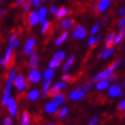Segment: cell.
<instances>
[{"label": "cell", "instance_id": "obj_2", "mask_svg": "<svg viewBox=\"0 0 125 125\" xmlns=\"http://www.w3.org/2000/svg\"><path fill=\"white\" fill-rule=\"evenodd\" d=\"M13 47H12L11 44H8L4 54L1 56L0 58V66L2 68H7L8 66H10L11 60H12V56H13Z\"/></svg>", "mask_w": 125, "mask_h": 125}, {"label": "cell", "instance_id": "obj_27", "mask_svg": "<svg viewBox=\"0 0 125 125\" xmlns=\"http://www.w3.org/2000/svg\"><path fill=\"white\" fill-rule=\"evenodd\" d=\"M115 37H116L115 32H111V33L108 34L107 38H106V40H105V48H112L114 40H115Z\"/></svg>", "mask_w": 125, "mask_h": 125}, {"label": "cell", "instance_id": "obj_1", "mask_svg": "<svg viewBox=\"0 0 125 125\" xmlns=\"http://www.w3.org/2000/svg\"><path fill=\"white\" fill-rule=\"evenodd\" d=\"M17 75V70L16 68L12 67L9 69L8 72V76L6 79V83L4 85V90H3V94L1 97V104L5 106V104L7 103V101L9 100V98L11 97V91H12V86H13V83H14V78Z\"/></svg>", "mask_w": 125, "mask_h": 125}, {"label": "cell", "instance_id": "obj_25", "mask_svg": "<svg viewBox=\"0 0 125 125\" xmlns=\"http://www.w3.org/2000/svg\"><path fill=\"white\" fill-rule=\"evenodd\" d=\"M20 125H31V115L27 110L21 112V124Z\"/></svg>", "mask_w": 125, "mask_h": 125}, {"label": "cell", "instance_id": "obj_51", "mask_svg": "<svg viewBox=\"0 0 125 125\" xmlns=\"http://www.w3.org/2000/svg\"><path fill=\"white\" fill-rule=\"evenodd\" d=\"M108 17H109L108 15H106V16H104V17L102 18V21H101V23H102V24H105L106 22H107V21H108Z\"/></svg>", "mask_w": 125, "mask_h": 125}, {"label": "cell", "instance_id": "obj_41", "mask_svg": "<svg viewBox=\"0 0 125 125\" xmlns=\"http://www.w3.org/2000/svg\"><path fill=\"white\" fill-rule=\"evenodd\" d=\"M2 125H13V118L10 116H6L2 120Z\"/></svg>", "mask_w": 125, "mask_h": 125}, {"label": "cell", "instance_id": "obj_35", "mask_svg": "<svg viewBox=\"0 0 125 125\" xmlns=\"http://www.w3.org/2000/svg\"><path fill=\"white\" fill-rule=\"evenodd\" d=\"M50 27H51V21L49 20H46L42 24H41V34H46L48 31L50 30Z\"/></svg>", "mask_w": 125, "mask_h": 125}, {"label": "cell", "instance_id": "obj_20", "mask_svg": "<svg viewBox=\"0 0 125 125\" xmlns=\"http://www.w3.org/2000/svg\"><path fill=\"white\" fill-rule=\"evenodd\" d=\"M18 36H20L18 33L14 32V33H12L10 35L9 39H8V44H11L13 49H17L21 45V40H20V38H18Z\"/></svg>", "mask_w": 125, "mask_h": 125}, {"label": "cell", "instance_id": "obj_48", "mask_svg": "<svg viewBox=\"0 0 125 125\" xmlns=\"http://www.w3.org/2000/svg\"><path fill=\"white\" fill-rule=\"evenodd\" d=\"M118 118L120 120H125V110H122L118 113Z\"/></svg>", "mask_w": 125, "mask_h": 125}, {"label": "cell", "instance_id": "obj_55", "mask_svg": "<svg viewBox=\"0 0 125 125\" xmlns=\"http://www.w3.org/2000/svg\"><path fill=\"white\" fill-rule=\"evenodd\" d=\"M45 1H47V0H42V2H45Z\"/></svg>", "mask_w": 125, "mask_h": 125}, {"label": "cell", "instance_id": "obj_6", "mask_svg": "<svg viewBox=\"0 0 125 125\" xmlns=\"http://www.w3.org/2000/svg\"><path fill=\"white\" fill-rule=\"evenodd\" d=\"M87 35V31L86 29L82 26V24H77L75 26V28L73 29L72 33H71V38L73 40H83L84 39Z\"/></svg>", "mask_w": 125, "mask_h": 125}, {"label": "cell", "instance_id": "obj_31", "mask_svg": "<svg viewBox=\"0 0 125 125\" xmlns=\"http://www.w3.org/2000/svg\"><path fill=\"white\" fill-rule=\"evenodd\" d=\"M53 58L59 60L60 62H62L63 60L66 59V51L65 50H59V51H56L53 54Z\"/></svg>", "mask_w": 125, "mask_h": 125}, {"label": "cell", "instance_id": "obj_14", "mask_svg": "<svg viewBox=\"0 0 125 125\" xmlns=\"http://www.w3.org/2000/svg\"><path fill=\"white\" fill-rule=\"evenodd\" d=\"M41 97V92L37 87H32L27 93V100L30 102H36L38 101L39 98Z\"/></svg>", "mask_w": 125, "mask_h": 125}, {"label": "cell", "instance_id": "obj_9", "mask_svg": "<svg viewBox=\"0 0 125 125\" xmlns=\"http://www.w3.org/2000/svg\"><path fill=\"white\" fill-rule=\"evenodd\" d=\"M66 87H67V83L61 82V80H60V82L55 83L51 86V89H50L49 97H54V96H56V95H58V94L61 93L62 91L66 90Z\"/></svg>", "mask_w": 125, "mask_h": 125}, {"label": "cell", "instance_id": "obj_38", "mask_svg": "<svg viewBox=\"0 0 125 125\" xmlns=\"http://www.w3.org/2000/svg\"><path fill=\"white\" fill-rule=\"evenodd\" d=\"M71 80H72V75L69 74V73L64 72L63 75H61V82H63L65 83H70Z\"/></svg>", "mask_w": 125, "mask_h": 125}, {"label": "cell", "instance_id": "obj_7", "mask_svg": "<svg viewBox=\"0 0 125 125\" xmlns=\"http://www.w3.org/2000/svg\"><path fill=\"white\" fill-rule=\"evenodd\" d=\"M35 48H36V38L35 37H30V38L27 39L23 45V54L26 56H30L32 53L35 52Z\"/></svg>", "mask_w": 125, "mask_h": 125}, {"label": "cell", "instance_id": "obj_45", "mask_svg": "<svg viewBox=\"0 0 125 125\" xmlns=\"http://www.w3.org/2000/svg\"><path fill=\"white\" fill-rule=\"evenodd\" d=\"M124 27H125V16L122 17L121 20L117 22V28H118V29L121 30V29H124Z\"/></svg>", "mask_w": 125, "mask_h": 125}, {"label": "cell", "instance_id": "obj_56", "mask_svg": "<svg viewBox=\"0 0 125 125\" xmlns=\"http://www.w3.org/2000/svg\"><path fill=\"white\" fill-rule=\"evenodd\" d=\"M33 125H37V124H33Z\"/></svg>", "mask_w": 125, "mask_h": 125}, {"label": "cell", "instance_id": "obj_42", "mask_svg": "<svg viewBox=\"0 0 125 125\" xmlns=\"http://www.w3.org/2000/svg\"><path fill=\"white\" fill-rule=\"evenodd\" d=\"M100 27H101V24H100L99 22H97V23H95L93 26V28H92V30H91V34L93 35V36H95L98 32H99V30H100Z\"/></svg>", "mask_w": 125, "mask_h": 125}, {"label": "cell", "instance_id": "obj_16", "mask_svg": "<svg viewBox=\"0 0 125 125\" xmlns=\"http://www.w3.org/2000/svg\"><path fill=\"white\" fill-rule=\"evenodd\" d=\"M28 23L32 28H35L39 24V15L37 10H31V12L28 14Z\"/></svg>", "mask_w": 125, "mask_h": 125}, {"label": "cell", "instance_id": "obj_5", "mask_svg": "<svg viewBox=\"0 0 125 125\" xmlns=\"http://www.w3.org/2000/svg\"><path fill=\"white\" fill-rule=\"evenodd\" d=\"M27 79L30 83L32 84H38L42 80V72L36 68V69H30L27 75Z\"/></svg>", "mask_w": 125, "mask_h": 125}, {"label": "cell", "instance_id": "obj_21", "mask_svg": "<svg viewBox=\"0 0 125 125\" xmlns=\"http://www.w3.org/2000/svg\"><path fill=\"white\" fill-rule=\"evenodd\" d=\"M52 102L55 103L56 105L58 106V107H61V106H63V105L65 104V102H66V96H65V94L59 93L58 95L52 97Z\"/></svg>", "mask_w": 125, "mask_h": 125}, {"label": "cell", "instance_id": "obj_4", "mask_svg": "<svg viewBox=\"0 0 125 125\" xmlns=\"http://www.w3.org/2000/svg\"><path fill=\"white\" fill-rule=\"evenodd\" d=\"M5 108L11 118H15L18 113V104L14 97H10L7 103L5 104Z\"/></svg>", "mask_w": 125, "mask_h": 125}, {"label": "cell", "instance_id": "obj_53", "mask_svg": "<svg viewBox=\"0 0 125 125\" xmlns=\"http://www.w3.org/2000/svg\"><path fill=\"white\" fill-rule=\"evenodd\" d=\"M122 86H123V87H125V79L122 82Z\"/></svg>", "mask_w": 125, "mask_h": 125}, {"label": "cell", "instance_id": "obj_49", "mask_svg": "<svg viewBox=\"0 0 125 125\" xmlns=\"http://www.w3.org/2000/svg\"><path fill=\"white\" fill-rule=\"evenodd\" d=\"M26 1H27V0H16V1H15V5L16 6H21Z\"/></svg>", "mask_w": 125, "mask_h": 125}, {"label": "cell", "instance_id": "obj_22", "mask_svg": "<svg viewBox=\"0 0 125 125\" xmlns=\"http://www.w3.org/2000/svg\"><path fill=\"white\" fill-rule=\"evenodd\" d=\"M54 75H55L54 69H51V68L48 67L42 73V80L43 82H52Z\"/></svg>", "mask_w": 125, "mask_h": 125}, {"label": "cell", "instance_id": "obj_30", "mask_svg": "<svg viewBox=\"0 0 125 125\" xmlns=\"http://www.w3.org/2000/svg\"><path fill=\"white\" fill-rule=\"evenodd\" d=\"M68 113H69V108L67 107V106H63L62 108H60L57 112V114H56V117L58 118V119H63V118H65Z\"/></svg>", "mask_w": 125, "mask_h": 125}, {"label": "cell", "instance_id": "obj_52", "mask_svg": "<svg viewBox=\"0 0 125 125\" xmlns=\"http://www.w3.org/2000/svg\"><path fill=\"white\" fill-rule=\"evenodd\" d=\"M45 125H57L55 122H53V121H49V122H46V124Z\"/></svg>", "mask_w": 125, "mask_h": 125}, {"label": "cell", "instance_id": "obj_44", "mask_svg": "<svg viewBox=\"0 0 125 125\" xmlns=\"http://www.w3.org/2000/svg\"><path fill=\"white\" fill-rule=\"evenodd\" d=\"M99 123H100V119L97 116H95V117H93L92 119L89 121V124H87V125H99Z\"/></svg>", "mask_w": 125, "mask_h": 125}, {"label": "cell", "instance_id": "obj_24", "mask_svg": "<svg viewBox=\"0 0 125 125\" xmlns=\"http://www.w3.org/2000/svg\"><path fill=\"white\" fill-rule=\"evenodd\" d=\"M115 50L113 48H104L101 52H100V54L98 55V57L100 59H107L109 58L110 56L114 53Z\"/></svg>", "mask_w": 125, "mask_h": 125}, {"label": "cell", "instance_id": "obj_36", "mask_svg": "<svg viewBox=\"0 0 125 125\" xmlns=\"http://www.w3.org/2000/svg\"><path fill=\"white\" fill-rule=\"evenodd\" d=\"M48 66H49V68H51V69H56V68H58V67L61 66V62L59 60H57V59L52 58L51 60L49 61Z\"/></svg>", "mask_w": 125, "mask_h": 125}, {"label": "cell", "instance_id": "obj_15", "mask_svg": "<svg viewBox=\"0 0 125 125\" xmlns=\"http://www.w3.org/2000/svg\"><path fill=\"white\" fill-rule=\"evenodd\" d=\"M59 27L63 30L68 31L69 29H74L75 28V21L72 20L70 17H66V18H62L59 21Z\"/></svg>", "mask_w": 125, "mask_h": 125}, {"label": "cell", "instance_id": "obj_19", "mask_svg": "<svg viewBox=\"0 0 125 125\" xmlns=\"http://www.w3.org/2000/svg\"><path fill=\"white\" fill-rule=\"evenodd\" d=\"M68 37H69V32L66 30H63V32H62L57 38L55 39L54 41V44H55V46H61L62 44H63L67 39H68Z\"/></svg>", "mask_w": 125, "mask_h": 125}, {"label": "cell", "instance_id": "obj_54", "mask_svg": "<svg viewBox=\"0 0 125 125\" xmlns=\"http://www.w3.org/2000/svg\"><path fill=\"white\" fill-rule=\"evenodd\" d=\"M4 1V0H0V3H1V2H3Z\"/></svg>", "mask_w": 125, "mask_h": 125}, {"label": "cell", "instance_id": "obj_3", "mask_svg": "<svg viewBox=\"0 0 125 125\" xmlns=\"http://www.w3.org/2000/svg\"><path fill=\"white\" fill-rule=\"evenodd\" d=\"M28 79L27 77L23 75L22 73H17V75L14 78V83H13V86L15 87V90L17 91V93H22L23 91H26L28 89Z\"/></svg>", "mask_w": 125, "mask_h": 125}, {"label": "cell", "instance_id": "obj_50", "mask_svg": "<svg viewBox=\"0 0 125 125\" xmlns=\"http://www.w3.org/2000/svg\"><path fill=\"white\" fill-rule=\"evenodd\" d=\"M6 13V8H1L0 9V20L3 17V15Z\"/></svg>", "mask_w": 125, "mask_h": 125}, {"label": "cell", "instance_id": "obj_26", "mask_svg": "<svg viewBox=\"0 0 125 125\" xmlns=\"http://www.w3.org/2000/svg\"><path fill=\"white\" fill-rule=\"evenodd\" d=\"M52 86V82H43V84H42V97L43 98H47L49 96V92H50V89Z\"/></svg>", "mask_w": 125, "mask_h": 125}, {"label": "cell", "instance_id": "obj_12", "mask_svg": "<svg viewBox=\"0 0 125 125\" xmlns=\"http://www.w3.org/2000/svg\"><path fill=\"white\" fill-rule=\"evenodd\" d=\"M112 74H113V72H112L111 70H109L108 68H106L105 70L97 73L96 75L92 78V80H93L94 83L100 82V80H109L111 78V76H112Z\"/></svg>", "mask_w": 125, "mask_h": 125}, {"label": "cell", "instance_id": "obj_29", "mask_svg": "<svg viewBox=\"0 0 125 125\" xmlns=\"http://www.w3.org/2000/svg\"><path fill=\"white\" fill-rule=\"evenodd\" d=\"M93 86H94V82L92 79H90V80H87L85 83H83V85H78L76 87H77V89H79V90H82L84 93H89L90 91H92Z\"/></svg>", "mask_w": 125, "mask_h": 125}, {"label": "cell", "instance_id": "obj_32", "mask_svg": "<svg viewBox=\"0 0 125 125\" xmlns=\"http://www.w3.org/2000/svg\"><path fill=\"white\" fill-rule=\"evenodd\" d=\"M74 61H75V57L74 56H70L68 59H66V62L64 63L63 67H62V70H63V72H66L69 68L72 66V64L74 63Z\"/></svg>", "mask_w": 125, "mask_h": 125}, {"label": "cell", "instance_id": "obj_37", "mask_svg": "<svg viewBox=\"0 0 125 125\" xmlns=\"http://www.w3.org/2000/svg\"><path fill=\"white\" fill-rule=\"evenodd\" d=\"M124 34H125V30H124V29H121L120 32L118 33V34L116 35V37H115V40H114L113 45H118V44H119V43L122 41V39L124 38Z\"/></svg>", "mask_w": 125, "mask_h": 125}, {"label": "cell", "instance_id": "obj_46", "mask_svg": "<svg viewBox=\"0 0 125 125\" xmlns=\"http://www.w3.org/2000/svg\"><path fill=\"white\" fill-rule=\"evenodd\" d=\"M117 16L118 17H124L125 16V7H120L117 11Z\"/></svg>", "mask_w": 125, "mask_h": 125}, {"label": "cell", "instance_id": "obj_43", "mask_svg": "<svg viewBox=\"0 0 125 125\" xmlns=\"http://www.w3.org/2000/svg\"><path fill=\"white\" fill-rule=\"evenodd\" d=\"M30 2H31V5H32L33 8H39L41 6L42 0H30Z\"/></svg>", "mask_w": 125, "mask_h": 125}, {"label": "cell", "instance_id": "obj_18", "mask_svg": "<svg viewBox=\"0 0 125 125\" xmlns=\"http://www.w3.org/2000/svg\"><path fill=\"white\" fill-rule=\"evenodd\" d=\"M38 15H39V24H42L44 21H45L47 20V15H48V7H46V6H40V7L38 8Z\"/></svg>", "mask_w": 125, "mask_h": 125}, {"label": "cell", "instance_id": "obj_57", "mask_svg": "<svg viewBox=\"0 0 125 125\" xmlns=\"http://www.w3.org/2000/svg\"><path fill=\"white\" fill-rule=\"evenodd\" d=\"M124 64H125V61H124Z\"/></svg>", "mask_w": 125, "mask_h": 125}, {"label": "cell", "instance_id": "obj_13", "mask_svg": "<svg viewBox=\"0 0 125 125\" xmlns=\"http://www.w3.org/2000/svg\"><path fill=\"white\" fill-rule=\"evenodd\" d=\"M39 62H40V56L38 52H34L30 55L29 60H28V67L29 69H36L39 66Z\"/></svg>", "mask_w": 125, "mask_h": 125}, {"label": "cell", "instance_id": "obj_33", "mask_svg": "<svg viewBox=\"0 0 125 125\" xmlns=\"http://www.w3.org/2000/svg\"><path fill=\"white\" fill-rule=\"evenodd\" d=\"M101 41V37L100 36H92L91 38L89 39V41H87V46L91 47V48H94L97 46V44Z\"/></svg>", "mask_w": 125, "mask_h": 125}, {"label": "cell", "instance_id": "obj_17", "mask_svg": "<svg viewBox=\"0 0 125 125\" xmlns=\"http://www.w3.org/2000/svg\"><path fill=\"white\" fill-rule=\"evenodd\" d=\"M59 110V107L55 103H53L52 101L47 102L45 105H44V111L46 112L49 115H55L57 114V112Z\"/></svg>", "mask_w": 125, "mask_h": 125}, {"label": "cell", "instance_id": "obj_40", "mask_svg": "<svg viewBox=\"0 0 125 125\" xmlns=\"http://www.w3.org/2000/svg\"><path fill=\"white\" fill-rule=\"evenodd\" d=\"M58 8H59L58 5L52 4V5H50V7L48 8V10H49V12H50V14H52V15L55 16V14L57 13V11H58Z\"/></svg>", "mask_w": 125, "mask_h": 125}, {"label": "cell", "instance_id": "obj_28", "mask_svg": "<svg viewBox=\"0 0 125 125\" xmlns=\"http://www.w3.org/2000/svg\"><path fill=\"white\" fill-rule=\"evenodd\" d=\"M109 80H100V82H97L96 83V90L98 92H102V91H105V90H107L108 87H109Z\"/></svg>", "mask_w": 125, "mask_h": 125}, {"label": "cell", "instance_id": "obj_11", "mask_svg": "<svg viewBox=\"0 0 125 125\" xmlns=\"http://www.w3.org/2000/svg\"><path fill=\"white\" fill-rule=\"evenodd\" d=\"M111 4V0H97L96 3V14H102L109 8Z\"/></svg>", "mask_w": 125, "mask_h": 125}, {"label": "cell", "instance_id": "obj_23", "mask_svg": "<svg viewBox=\"0 0 125 125\" xmlns=\"http://www.w3.org/2000/svg\"><path fill=\"white\" fill-rule=\"evenodd\" d=\"M69 12H70V10L67 7H65V6H61V7L58 8V11H57V13L55 14V17L57 18V20H62V18H64L65 16H67L68 14H69Z\"/></svg>", "mask_w": 125, "mask_h": 125}, {"label": "cell", "instance_id": "obj_34", "mask_svg": "<svg viewBox=\"0 0 125 125\" xmlns=\"http://www.w3.org/2000/svg\"><path fill=\"white\" fill-rule=\"evenodd\" d=\"M31 8H32V5H31L30 0H27L22 5H21V12L23 15H28L31 12Z\"/></svg>", "mask_w": 125, "mask_h": 125}, {"label": "cell", "instance_id": "obj_47", "mask_svg": "<svg viewBox=\"0 0 125 125\" xmlns=\"http://www.w3.org/2000/svg\"><path fill=\"white\" fill-rule=\"evenodd\" d=\"M117 109L119 110V111L125 110V100H123V101H122L121 103L118 104V106H117Z\"/></svg>", "mask_w": 125, "mask_h": 125}, {"label": "cell", "instance_id": "obj_8", "mask_svg": "<svg viewBox=\"0 0 125 125\" xmlns=\"http://www.w3.org/2000/svg\"><path fill=\"white\" fill-rule=\"evenodd\" d=\"M84 98H85V93L83 92L82 90L77 89V87H75V89L72 90L71 92H69V94H68V99L72 102L83 101Z\"/></svg>", "mask_w": 125, "mask_h": 125}, {"label": "cell", "instance_id": "obj_39", "mask_svg": "<svg viewBox=\"0 0 125 125\" xmlns=\"http://www.w3.org/2000/svg\"><path fill=\"white\" fill-rule=\"evenodd\" d=\"M120 63H121V62H120V60H118V59H116V60H114L113 62H112V63L107 67L108 68V69L109 70H111L112 72H113L115 69H116V68L118 67V66H119L120 65Z\"/></svg>", "mask_w": 125, "mask_h": 125}, {"label": "cell", "instance_id": "obj_10", "mask_svg": "<svg viewBox=\"0 0 125 125\" xmlns=\"http://www.w3.org/2000/svg\"><path fill=\"white\" fill-rule=\"evenodd\" d=\"M108 96L111 98H117V97H124V92H122V89L119 84H112L108 89Z\"/></svg>", "mask_w": 125, "mask_h": 125}]
</instances>
